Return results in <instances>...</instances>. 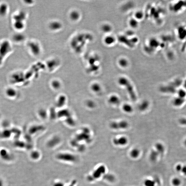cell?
Wrapping results in <instances>:
<instances>
[{
  "label": "cell",
  "instance_id": "cell-19",
  "mask_svg": "<svg viewBox=\"0 0 186 186\" xmlns=\"http://www.w3.org/2000/svg\"><path fill=\"white\" fill-rule=\"evenodd\" d=\"M184 145H185V146H186V139L185 140V141L184 142Z\"/></svg>",
  "mask_w": 186,
  "mask_h": 186
},
{
  "label": "cell",
  "instance_id": "cell-15",
  "mask_svg": "<svg viewBox=\"0 0 186 186\" xmlns=\"http://www.w3.org/2000/svg\"><path fill=\"white\" fill-rule=\"evenodd\" d=\"M184 175L186 176V165H183L181 172Z\"/></svg>",
  "mask_w": 186,
  "mask_h": 186
},
{
  "label": "cell",
  "instance_id": "cell-5",
  "mask_svg": "<svg viewBox=\"0 0 186 186\" xmlns=\"http://www.w3.org/2000/svg\"><path fill=\"white\" fill-rule=\"evenodd\" d=\"M109 126L112 129H126L128 127L129 124L126 121H122L119 122H112Z\"/></svg>",
  "mask_w": 186,
  "mask_h": 186
},
{
  "label": "cell",
  "instance_id": "cell-17",
  "mask_svg": "<svg viewBox=\"0 0 186 186\" xmlns=\"http://www.w3.org/2000/svg\"><path fill=\"white\" fill-rule=\"evenodd\" d=\"M147 183L148 186H154V182L151 181H148Z\"/></svg>",
  "mask_w": 186,
  "mask_h": 186
},
{
  "label": "cell",
  "instance_id": "cell-12",
  "mask_svg": "<svg viewBox=\"0 0 186 186\" xmlns=\"http://www.w3.org/2000/svg\"><path fill=\"white\" fill-rule=\"evenodd\" d=\"M92 89L94 91L96 92V93H98L100 91L101 88L99 85L97 84V83H95L92 86Z\"/></svg>",
  "mask_w": 186,
  "mask_h": 186
},
{
  "label": "cell",
  "instance_id": "cell-1",
  "mask_svg": "<svg viewBox=\"0 0 186 186\" xmlns=\"http://www.w3.org/2000/svg\"><path fill=\"white\" fill-rule=\"evenodd\" d=\"M12 44L9 40L4 39L0 42V56L6 59L13 52Z\"/></svg>",
  "mask_w": 186,
  "mask_h": 186
},
{
  "label": "cell",
  "instance_id": "cell-13",
  "mask_svg": "<svg viewBox=\"0 0 186 186\" xmlns=\"http://www.w3.org/2000/svg\"><path fill=\"white\" fill-rule=\"evenodd\" d=\"M159 154V153H158L157 151H153L151 155V158L152 160H153V161H154V160H156Z\"/></svg>",
  "mask_w": 186,
  "mask_h": 186
},
{
  "label": "cell",
  "instance_id": "cell-14",
  "mask_svg": "<svg viewBox=\"0 0 186 186\" xmlns=\"http://www.w3.org/2000/svg\"><path fill=\"white\" fill-rule=\"evenodd\" d=\"M183 165L180 164H178L175 167V170L178 172H181Z\"/></svg>",
  "mask_w": 186,
  "mask_h": 186
},
{
  "label": "cell",
  "instance_id": "cell-3",
  "mask_svg": "<svg viewBox=\"0 0 186 186\" xmlns=\"http://www.w3.org/2000/svg\"><path fill=\"white\" fill-rule=\"evenodd\" d=\"M0 158L3 161L9 163L13 161V156L7 148H2L0 149Z\"/></svg>",
  "mask_w": 186,
  "mask_h": 186
},
{
  "label": "cell",
  "instance_id": "cell-16",
  "mask_svg": "<svg viewBox=\"0 0 186 186\" xmlns=\"http://www.w3.org/2000/svg\"><path fill=\"white\" fill-rule=\"evenodd\" d=\"M5 60L6 59H4V58L0 56V67L2 66L3 65V64H4Z\"/></svg>",
  "mask_w": 186,
  "mask_h": 186
},
{
  "label": "cell",
  "instance_id": "cell-10",
  "mask_svg": "<svg viewBox=\"0 0 186 186\" xmlns=\"http://www.w3.org/2000/svg\"><path fill=\"white\" fill-rule=\"evenodd\" d=\"M123 110L126 113H131L133 111V108L132 106L129 104H126L123 106Z\"/></svg>",
  "mask_w": 186,
  "mask_h": 186
},
{
  "label": "cell",
  "instance_id": "cell-7",
  "mask_svg": "<svg viewBox=\"0 0 186 186\" xmlns=\"http://www.w3.org/2000/svg\"><path fill=\"white\" fill-rule=\"evenodd\" d=\"M156 151L160 154H163L165 152V146L161 143H158L156 146Z\"/></svg>",
  "mask_w": 186,
  "mask_h": 186
},
{
  "label": "cell",
  "instance_id": "cell-6",
  "mask_svg": "<svg viewBox=\"0 0 186 186\" xmlns=\"http://www.w3.org/2000/svg\"><path fill=\"white\" fill-rule=\"evenodd\" d=\"M120 99L118 97L113 95L111 96L108 99V102L112 105H116L120 103Z\"/></svg>",
  "mask_w": 186,
  "mask_h": 186
},
{
  "label": "cell",
  "instance_id": "cell-4",
  "mask_svg": "<svg viewBox=\"0 0 186 186\" xmlns=\"http://www.w3.org/2000/svg\"><path fill=\"white\" fill-rule=\"evenodd\" d=\"M10 6L8 3L2 1L0 2V18H5L9 14Z\"/></svg>",
  "mask_w": 186,
  "mask_h": 186
},
{
  "label": "cell",
  "instance_id": "cell-18",
  "mask_svg": "<svg viewBox=\"0 0 186 186\" xmlns=\"http://www.w3.org/2000/svg\"><path fill=\"white\" fill-rule=\"evenodd\" d=\"M5 185L4 181L3 179L0 178V186H5Z\"/></svg>",
  "mask_w": 186,
  "mask_h": 186
},
{
  "label": "cell",
  "instance_id": "cell-9",
  "mask_svg": "<svg viewBox=\"0 0 186 186\" xmlns=\"http://www.w3.org/2000/svg\"><path fill=\"white\" fill-rule=\"evenodd\" d=\"M149 105V103L146 100L144 101L140 104L139 107V110L141 111L146 110Z\"/></svg>",
  "mask_w": 186,
  "mask_h": 186
},
{
  "label": "cell",
  "instance_id": "cell-11",
  "mask_svg": "<svg viewBox=\"0 0 186 186\" xmlns=\"http://www.w3.org/2000/svg\"><path fill=\"white\" fill-rule=\"evenodd\" d=\"M171 183L173 186H180L181 183L180 179L175 177L172 179Z\"/></svg>",
  "mask_w": 186,
  "mask_h": 186
},
{
  "label": "cell",
  "instance_id": "cell-2",
  "mask_svg": "<svg viewBox=\"0 0 186 186\" xmlns=\"http://www.w3.org/2000/svg\"><path fill=\"white\" fill-rule=\"evenodd\" d=\"M119 84L122 86L125 87L126 89L129 93L130 98L133 101H135L136 99V97L135 93L134 91L132 85L128 80L124 78H121L118 80Z\"/></svg>",
  "mask_w": 186,
  "mask_h": 186
},
{
  "label": "cell",
  "instance_id": "cell-8",
  "mask_svg": "<svg viewBox=\"0 0 186 186\" xmlns=\"http://www.w3.org/2000/svg\"><path fill=\"white\" fill-rule=\"evenodd\" d=\"M113 141L114 143L115 144L123 145L127 142V140L126 138L122 137L118 139H114Z\"/></svg>",
  "mask_w": 186,
  "mask_h": 186
}]
</instances>
